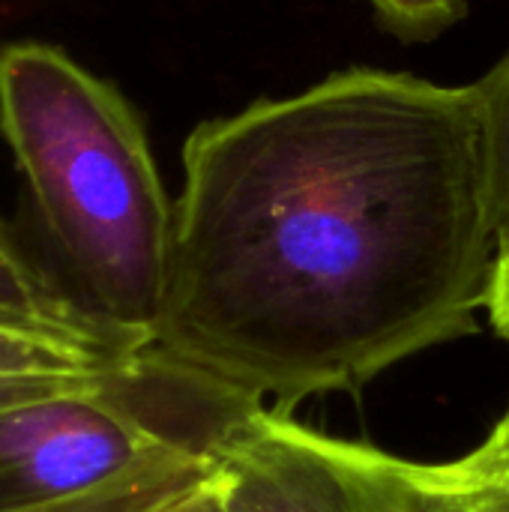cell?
I'll use <instances>...</instances> for the list:
<instances>
[{
  "label": "cell",
  "mask_w": 509,
  "mask_h": 512,
  "mask_svg": "<svg viewBox=\"0 0 509 512\" xmlns=\"http://www.w3.org/2000/svg\"><path fill=\"white\" fill-rule=\"evenodd\" d=\"M75 306L78 303L72 300L60 276L48 273L24 246L18 231L6 219H0V309L63 312Z\"/></svg>",
  "instance_id": "8"
},
{
  "label": "cell",
  "mask_w": 509,
  "mask_h": 512,
  "mask_svg": "<svg viewBox=\"0 0 509 512\" xmlns=\"http://www.w3.org/2000/svg\"><path fill=\"white\" fill-rule=\"evenodd\" d=\"M420 474L450 512H509V432L492 429L453 462H420Z\"/></svg>",
  "instance_id": "6"
},
{
  "label": "cell",
  "mask_w": 509,
  "mask_h": 512,
  "mask_svg": "<svg viewBox=\"0 0 509 512\" xmlns=\"http://www.w3.org/2000/svg\"><path fill=\"white\" fill-rule=\"evenodd\" d=\"M390 36L405 45H426L468 15L465 0H366Z\"/></svg>",
  "instance_id": "9"
},
{
  "label": "cell",
  "mask_w": 509,
  "mask_h": 512,
  "mask_svg": "<svg viewBox=\"0 0 509 512\" xmlns=\"http://www.w3.org/2000/svg\"><path fill=\"white\" fill-rule=\"evenodd\" d=\"M213 462L228 512H450L420 462L312 432L267 405L231 429Z\"/></svg>",
  "instance_id": "3"
},
{
  "label": "cell",
  "mask_w": 509,
  "mask_h": 512,
  "mask_svg": "<svg viewBox=\"0 0 509 512\" xmlns=\"http://www.w3.org/2000/svg\"><path fill=\"white\" fill-rule=\"evenodd\" d=\"M216 474V462L180 450L156 453L111 483L36 512H153Z\"/></svg>",
  "instance_id": "5"
},
{
  "label": "cell",
  "mask_w": 509,
  "mask_h": 512,
  "mask_svg": "<svg viewBox=\"0 0 509 512\" xmlns=\"http://www.w3.org/2000/svg\"><path fill=\"white\" fill-rule=\"evenodd\" d=\"M498 237L477 84L351 66L198 123L150 345L291 408L477 333Z\"/></svg>",
  "instance_id": "1"
},
{
  "label": "cell",
  "mask_w": 509,
  "mask_h": 512,
  "mask_svg": "<svg viewBox=\"0 0 509 512\" xmlns=\"http://www.w3.org/2000/svg\"><path fill=\"white\" fill-rule=\"evenodd\" d=\"M486 312H489V321H492L495 333L509 345V237H501V240H498ZM498 429H507L509 432V411L498 420Z\"/></svg>",
  "instance_id": "10"
},
{
  "label": "cell",
  "mask_w": 509,
  "mask_h": 512,
  "mask_svg": "<svg viewBox=\"0 0 509 512\" xmlns=\"http://www.w3.org/2000/svg\"><path fill=\"white\" fill-rule=\"evenodd\" d=\"M486 207L495 237H509V48L507 54L477 81Z\"/></svg>",
  "instance_id": "7"
},
{
  "label": "cell",
  "mask_w": 509,
  "mask_h": 512,
  "mask_svg": "<svg viewBox=\"0 0 509 512\" xmlns=\"http://www.w3.org/2000/svg\"><path fill=\"white\" fill-rule=\"evenodd\" d=\"M153 512H228V510H225V501H222V492H219V486H216V474H213L207 483L195 486L192 492H186V495H180V498H174V501H168V504L156 507Z\"/></svg>",
  "instance_id": "11"
},
{
  "label": "cell",
  "mask_w": 509,
  "mask_h": 512,
  "mask_svg": "<svg viewBox=\"0 0 509 512\" xmlns=\"http://www.w3.org/2000/svg\"><path fill=\"white\" fill-rule=\"evenodd\" d=\"M147 345V333L81 306L63 312L0 309V414L102 390L129 372Z\"/></svg>",
  "instance_id": "4"
},
{
  "label": "cell",
  "mask_w": 509,
  "mask_h": 512,
  "mask_svg": "<svg viewBox=\"0 0 509 512\" xmlns=\"http://www.w3.org/2000/svg\"><path fill=\"white\" fill-rule=\"evenodd\" d=\"M0 135L72 300L153 339L174 201L138 108L63 48L24 39L0 48Z\"/></svg>",
  "instance_id": "2"
}]
</instances>
